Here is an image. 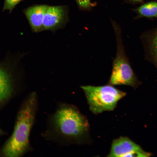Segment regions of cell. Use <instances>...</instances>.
<instances>
[{
    "mask_svg": "<svg viewBox=\"0 0 157 157\" xmlns=\"http://www.w3.org/2000/svg\"><path fill=\"white\" fill-rule=\"evenodd\" d=\"M79 8L82 10H89L96 6V3H92L90 0H76Z\"/></svg>",
    "mask_w": 157,
    "mask_h": 157,
    "instance_id": "10",
    "label": "cell"
},
{
    "mask_svg": "<svg viewBox=\"0 0 157 157\" xmlns=\"http://www.w3.org/2000/svg\"><path fill=\"white\" fill-rule=\"evenodd\" d=\"M155 52L156 57L157 58V51H155Z\"/></svg>",
    "mask_w": 157,
    "mask_h": 157,
    "instance_id": "15",
    "label": "cell"
},
{
    "mask_svg": "<svg viewBox=\"0 0 157 157\" xmlns=\"http://www.w3.org/2000/svg\"><path fill=\"white\" fill-rule=\"evenodd\" d=\"M140 17L153 18L157 17V1L146 3L137 8L135 10Z\"/></svg>",
    "mask_w": 157,
    "mask_h": 157,
    "instance_id": "9",
    "label": "cell"
},
{
    "mask_svg": "<svg viewBox=\"0 0 157 157\" xmlns=\"http://www.w3.org/2000/svg\"><path fill=\"white\" fill-rule=\"evenodd\" d=\"M67 11L64 6H48L43 22V30L54 31L62 27L67 20Z\"/></svg>",
    "mask_w": 157,
    "mask_h": 157,
    "instance_id": "5",
    "label": "cell"
},
{
    "mask_svg": "<svg viewBox=\"0 0 157 157\" xmlns=\"http://www.w3.org/2000/svg\"><path fill=\"white\" fill-rule=\"evenodd\" d=\"M11 92L8 76L5 71L0 68V104L10 96Z\"/></svg>",
    "mask_w": 157,
    "mask_h": 157,
    "instance_id": "8",
    "label": "cell"
},
{
    "mask_svg": "<svg viewBox=\"0 0 157 157\" xmlns=\"http://www.w3.org/2000/svg\"><path fill=\"white\" fill-rule=\"evenodd\" d=\"M88 120L75 106L60 104L49 118L43 137L60 145L81 144L89 139Z\"/></svg>",
    "mask_w": 157,
    "mask_h": 157,
    "instance_id": "1",
    "label": "cell"
},
{
    "mask_svg": "<svg viewBox=\"0 0 157 157\" xmlns=\"http://www.w3.org/2000/svg\"><path fill=\"white\" fill-rule=\"evenodd\" d=\"M49 6L37 5L26 9L24 13L32 31L38 32L43 31V22L45 13Z\"/></svg>",
    "mask_w": 157,
    "mask_h": 157,
    "instance_id": "7",
    "label": "cell"
},
{
    "mask_svg": "<svg viewBox=\"0 0 157 157\" xmlns=\"http://www.w3.org/2000/svg\"><path fill=\"white\" fill-rule=\"evenodd\" d=\"M153 45L155 51H157V30L155 33L153 40Z\"/></svg>",
    "mask_w": 157,
    "mask_h": 157,
    "instance_id": "12",
    "label": "cell"
},
{
    "mask_svg": "<svg viewBox=\"0 0 157 157\" xmlns=\"http://www.w3.org/2000/svg\"><path fill=\"white\" fill-rule=\"evenodd\" d=\"M112 25L116 37L117 51L113 61L112 72L108 84L113 86L124 85L134 87L136 80L124 53L120 27L115 22Z\"/></svg>",
    "mask_w": 157,
    "mask_h": 157,
    "instance_id": "4",
    "label": "cell"
},
{
    "mask_svg": "<svg viewBox=\"0 0 157 157\" xmlns=\"http://www.w3.org/2000/svg\"><path fill=\"white\" fill-rule=\"evenodd\" d=\"M144 0H126V1L130 3H135L141 2Z\"/></svg>",
    "mask_w": 157,
    "mask_h": 157,
    "instance_id": "13",
    "label": "cell"
},
{
    "mask_svg": "<svg viewBox=\"0 0 157 157\" xmlns=\"http://www.w3.org/2000/svg\"><path fill=\"white\" fill-rule=\"evenodd\" d=\"M35 92L27 95L18 112L13 132L2 149L6 156H21L31 149L29 137L38 108Z\"/></svg>",
    "mask_w": 157,
    "mask_h": 157,
    "instance_id": "2",
    "label": "cell"
},
{
    "mask_svg": "<svg viewBox=\"0 0 157 157\" xmlns=\"http://www.w3.org/2000/svg\"><path fill=\"white\" fill-rule=\"evenodd\" d=\"M144 151L127 137L120 136L113 141L108 157H132L136 152Z\"/></svg>",
    "mask_w": 157,
    "mask_h": 157,
    "instance_id": "6",
    "label": "cell"
},
{
    "mask_svg": "<svg viewBox=\"0 0 157 157\" xmlns=\"http://www.w3.org/2000/svg\"><path fill=\"white\" fill-rule=\"evenodd\" d=\"M22 0H5L3 10L11 11L15 6Z\"/></svg>",
    "mask_w": 157,
    "mask_h": 157,
    "instance_id": "11",
    "label": "cell"
},
{
    "mask_svg": "<svg viewBox=\"0 0 157 157\" xmlns=\"http://www.w3.org/2000/svg\"><path fill=\"white\" fill-rule=\"evenodd\" d=\"M80 88L84 93L90 110L95 114L113 110L118 101L126 94L108 83L99 86L82 85Z\"/></svg>",
    "mask_w": 157,
    "mask_h": 157,
    "instance_id": "3",
    "label": "cell"
},
{
    "mask_svg": "<svg viewBox=\"0 0 157 157\" xmlns=\"http://www.w3.org/2000/svg\"><path fill=\"white\" fill-rule=\"evenodd\" d=\"M2 133V131H1V129L0 128V135H1V134Z\"/></svg>",
    "mask_w": 157,
    "mask_h": 157,
    "instance_id": "14",
    "label": "cell"
}]
</instances>
